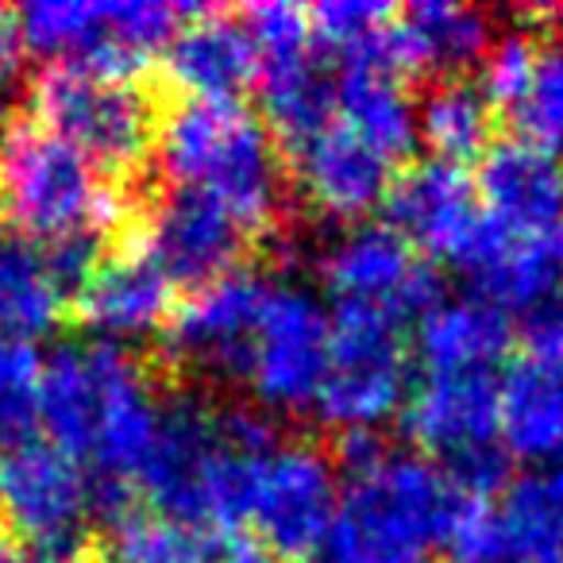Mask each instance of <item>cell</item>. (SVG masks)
Here are the masks:
<instances>
[{"label": "cell", "instance_id": "18", "mask_svg": "<svg viewBox=\"0 0 563 563\" xmlns=\"http://www.w3.org/2000/svg\"><path fill=\"white\" fill-rule=\"evenodd\" d=\"M163 74L189 101H240L243 89L255 81L258 58L240 16L205 4L166 43Z\"/></svg>", "mask_w": 563, "mask_h": 563}, {"label": "cell", "instance_id": "5", "mask_svg": "<svg viewBox=\"0 0 563 563\" xmlns=\"http://www.w3.org/2000/svg\"><path fill=\"white\" fill-rule=\"evenodd\" d=\"M409 398L406 321L375 306L329 313V371L317 394V421L336 432H375Z\"/></svg>", "mask_w": 563, "mask_h": 563}, {"label": "cell", "instance_id": "36", "mask_svg": "<svg viewBox=\"0 0 563 563\" xmlns=\"http://www.w3.org/2000/svg\"><path fill=\"white\" fill-rule=\"evenodd\" d=\"M555 317H560V324H563V286H560V306H555Z\"/></svg>", "mask_w": 563, "mask_h": 563}, {"label": "cell", "instance_id": "10", "mask_svg": "<svg viewBox=\"0 0 563 563\" xmlns=\"http://www.w3.org/2000/svg\"><path fill=\"white\" fill-rule=\"evenodd\" d=\"M321 282L336 306H375L421 321L444 301V278L421 263L390 224H360L321 255Z\"/></svg>", "mask_w": 563, "mask_h": 563}, {"label": "cell", "instance_id": "33", "mask_svg": "<svg viewBox=\"0 0 563 563\" xmlns=\"http://www.w3.org/2000/svg\"><path fill=\"white\" fill-rule=\"evenodd\" d=\"M20 66H24V35H20V16L12 9H0V101L16 89Z\"/></svg>", "mask_w": 563, "mask_h": 563}, {"label": "cell", "instance_id": "26", "mask_svg": "<svg viewBox=\"0 0 563 563\" xmlns=\"http://www.w3.org/2000/svg\"><path fill=\"white\" fill-rule=\"evenodd\" d=\"M66 313V298L51 282L35 243L0 235V336L27 340L51 332Z\"/></svg>", "mask_w": 563, "mask_h": 563}, {"label": "cell", "instance_id": "4", "mask_svg": "<svg viewBox=\"0 0 563 563\" xmlns=\"http://www.w3.org/2000/svg\"><path fill=\"white\" fill-rule=\"evenodd\" d=\"M32 120L112 178H132L158 140L155 97L74 63H47L32 81Z\"/></svg>", "mask_w": 563, "mask_h": 563}, {"label": "cell", "instance_id": "24", "mask_svg": "<svg viewBox=\"0 0 563 563\" xmlns=\"http://www.w3.org/2000/svg\"><path fill=\"white\" fill-rule=\"evenodd\" d=\"M336 117L367 140L386 163H406L417 147V104L409 101L398 78L375 70L340 66L336 74Z\"/></svg>", "mask_w": 563, "mask_h": 563}, {"label": "cell", "instance_id": "32", "mask_svg": "<svg viewBox=\"0 0 563 563\" xmlns=\"http://www.w3.org/2000/svg\"><path fill=\"white\" fill-rule=\"evenodd\" d=\"M452 563H514L509 555H501L498 540H494V521L486 501H467L452 529Z\"/></svg>", "mask_w": 563, "mask_h": 563}, {"label": "cell", "instance_id": "35", "mask_svg": "<svg viewBox=\"0 0 563 563\" xmlns=\"http://www.w3.org/2000/svg\"><path fill=\"white\" fill-rule=\"evenodd\" d=\"M35 563H63V560H35ZM74 563H97V555H81V560H74Z\"/></svg>", "mask_w": 563, "mask_h": 563}, {"label": "cell", "instance_id": "19", "mask_svg": "<svg viewBox=\"0 0 563 563\" xmlns=\"http://www.w3.org/2000/svg\"><path fill=\"white\" fill-rule=\"evenodd\" d=\"M174 286L140 255L135 247H120L117 258L97 266L93 278L74 298L78 321L101 344L143 340L170 321Z\"/></svg>", "mask_w": 563, "mask_h": 563}, {"label": "cell", "instance_id": "27", "mask_svg": "<svg viewBox=\"0 0 563 563\" xmlns=\"http://www.w3.org/2000/svg\"><path fill=\"white\" fill-rule=\"evenodd\" d=\"M220 552L217 532L132 509L109 525L93 555L97 563H220Z\"/></svg>", "mask_w": 563, "mask_h": 563}, {"label": "cell", "instance_id": "31", "mask_svg": "<svg viewBox=\"0 0 563 563\" xmlns=\"http://www.w3.org/2000/svg\"><path fill=\"white\" fill-rule=\"evenodd\" d=\"M394 12L398 9L378 4V0H324V4H317L309 12V20H313V35L321 43V51L344 55L360 40H367L375 27H383Z\"/></svg>", "mask_w": 563, "mask_h": 563}, {"label": "cell", "instance_id": "22", "mask_svg": "<svg viewBox=\"0 0 563 563\" xmlns=\"http://www.w3.org/2000/svg\"><path fill=\"white\" fill-rule=\"evenodd\" d=\"M490 521L514 563H563V463L517 475L490 506Z\"/></svg>", "mask_w": 563, "mask_h": 563}, {"label": "cell", "instance_id": "34", "mask_svg": "<svg viewBox=\"0 0 563 563\" xmlns=\"http://www.w3.org/2000/svg\"><path fill=\"white\" fill-rule=\"evenodd\" d=\"M0 563H20V548H16V540H12L4 529H0Z\"/></svg>", "mask_w": 563, "mask_h": 563}, {"label": "cell", "instance_id": "3", "mask_svg": "<svg viewBox=\"0 0 563 563\" xmlns=\"http://www.w3.org/2000/svg\"><path fill=\"white\" fill-rule=\"evenodd\" d=\"M0 217L40 247L70 235L109 240L135 224L128 197L104 186L81 151L35 120L0 128Z\"/></svg>", "mask_w": 563, "mask_h": 563}, {"label": "cell", "instance_id": "23", "mask_svg": "<svg viewBox=\"0 0 563 563\" xmlns=\"http://www.w3.org/2000/svg\"><path fill=\"white\" fill-rule=\"evenodd\" d=\"M398 35L406 47L409 78L413 74L452 78L455 70L478 63L494 43L490 16L471 4H455V0L409 4L406 12H398Z\"/></svg>", "mask_w": 563, "mask_h": 563}, {"label": "cell", "instance_id": "8", "mask_svg": "<svg viewBox=\"0 0 563 563\" xmlns=\"http://www.w3.org/2000/svg\"><path fill=\"white\" fill-rule=\"evenodd\" d=\"M329 371V313L301 286L266 290L247 386L274 413H309Z\"/></svg>", "mask_w": 563, "mask_h": 563}, {"label": "cell", "instance_id": "9", "mask_svg": "<svg viewBox=\"0 0 563 563\" xmlns=\"http://www.w3.org/2000/svg\"><path fill=\"white\" fill-rule=\"evenodd\" d=\"M135 228V224H132ZM247 228L228 217L217 201L194 194V189H174L158 197L140 217L132 247L170 282L174 290H205L212 282L235 274L243 255L251 251Z\"/></svg>", "mask_w": 563, "mask_h": 563}, {"label": "cell", "instance_id": "1", "mask_svg": "<svg viewBox=\"0 0 563 563\" xmlns=\"http://www.w3.org/2000/svg\"><path fill=\"white\" fill-rule=\"evenodd\" d=\"M158 163L174 189L217 201L247 228L251 240H271L286 220V170L274 135L240 101H181L158 120Z\"/></svg>", "mask_w": 563, "mask_h": 563}, {"label": "cell", "instance_id": "12", "mask_svg": "<svg viewBox=\"0 0 563 563\" xmlns=\"http://www.w3.org/2000/svg\"><path fill=\"white\" fill-rule=\"evenodd\" d=\"M501 448L529 467L563 463V324L540 309L525 324V352L501 378Z\"/></svg>", "mask_w": 563, "mask_h": 563}, {"label": "cell", "instance_id": "29", "mask_svg": "<svg viewBox=\"0 0 563 563\" xmlns=\"http://www.w3.org/2000/svg\"><path fill=\"white\" fill-rule=\"evenodd\" d=\"M517 140L563 158V40L540 47L529 93L514 109Z\"/></svg>", "mask_w": 563, "mask_h": 563}, {"label": "cell", "instance_id": "13", "mask_svg": "<svg viewBox=\"0 0 563 563\" xmlns=\"http://www.w3.org/2000/svg\"><path fill=\"white\" fill-rule=\"evenodd\" d=\"M266 290L271 282L235 271L189 294L186 306L170 313V347L181 367L220 383H247Z\"/></svg>", "mask_w": 563, "mask_h": 563}, {"label": "cell", "instance_id": "2", "mask_svg": "<svg viewBox=\"0 0 563 563\" xmlns=\"http://www.w3.org/2000/svg\"><path fill=\"white\" fill-rule=\"evenodd\" d=\"M463 498L444 467L417 455L386 452L371 467L352 471L324 537V563H429L448 548Z\"/></svg>", "mask_w": 563, "mask_h": 563}, {"label": "cell", "instance_id": "16", "mask_svg": "<svg viewBox=\"0 0 563 563\" xmlns=\"http://www.w3.org/2000/svg\"><path fill=\"white\" fill-rule=\"evenodd\" d=\"M135 355L117 344H63L43 360L40 375V424L47 429V444L78 460L81 467L93 455L97 424L104 401L117 383L135 367Z\"/></svg>", "mask_w": 563, "mask_h": 563}, {"label": "cell", "instance_id": "14", "mask_svg": "<svg viewBox=\"0 0 563 563\" xmlns=\"http://www.w3.org/2000/svg\"><path fill=\"white\" fill-rule=\"evenodd\" d=\"M386 224L429 258L463 271L483 235V209H478L475 181L463 166L452 163H413L394 174L386 194Z\"/></svg>", "mask_w": 563, "mask_h": 563}, {"label": "cell", "instance_id": "30", "mask_svg": "<svg viewBox=\"0 0 563 563\" xmlns=\"http://www.w3.org/2000/svg\"><path fill=\"white\" fill-rule=\"evenodd\" d=\"M537 40L529 32H509L490 43L483 55V70H478V93L486 97L490 109L514 112L521 97L529 93L532 70H537Z\"/></svg>", "mask_w": 563, "mask_h": 563}, {"label": "cell", "instance_id": "20", "mask_svg": "<svg viewBox=\"0 0 563 563\" xmlns=\"http://www.w3.org/2000/svg\"><path fill=\"white\" fill-rule=\"evenodd\" d=\"M514 317L483 298L440 301L417 321V360L421 375L448 371H494L514 347Z\"/></svg>", "mask_w": 563, "mask_h": 563}, {"label": "cell", "instance_id": "28", "mask_svg": "<svg viewBox=\"0 0 563 563\" xmlns=\"http://www.w3.org/2000/svg\"><path fill=\"white\" fill-rule=\"evenodd\" d=\"M43 360L27 340L0 336V452L35 440Z\"/></svg>", "mask_w": 563, "mask_h": 563}, {"label": "cell", "instance_id": "15", "mask_svg": "<svg viewBox=\"0 0 563 563\" xmlns=\"http://www.w3.org/2000/svg\"><path fill=\"white\" fill-rule=\"evenodd\" d=\"M401 429L444 467L501 444V378L494 371L421 375L401 406Z\"/></svg>", "mask_w": 563, "mask_h": 563}, {"label": "cell", "instance_id": "17", "mask_svg": "<svg viewBox=\"0 0 563 563\" xmlns=\"http://www.w3.org/2000/svg\"><path fill=\"white\" fill-rule=\"evenodd\" d=\"M286 166L309 205L332 220L371 217L386 201L394 181V163H386L340 117L294 151H286Z\"/></svg>", "mask_w": 563, "mask_h": 563}, {"label": "cell", "instance_id": "25", "mask_svg": "<svg viewBox=\"0 0 563 563\" xmlns=\"http://www.w3.org/2000/svg\"><path fill=\"white\" fill-rule=\"evenodd\" d=\"M417 140L437 155V163L463 166L483 158L494 140V109L478 86L463 78H444L417 104Z\"/></svg>", "mask_w": 563, "mask_h": 563}, {"label": "cell", "instance_id": "21", "mask_svg": "<svg viewBox=\"0 0 563 563\" xmlns=\"http://www.w3.org/2000/svg\"><path fill=\"white\" fill-rule=\"evenodd\" d=\"M255 78L263 89L266 132L286 151L336 120V74L324 63L321 43L298 55L258 63Z\"/></svg>", "mask_w": 563, "mask_h": 563}, {"label": "cell", "instance_id": "7", "mask_svg": "<svg viewBox=\"0 0 563 563\" xmlns=\"http://www.w3.org/2000/svg\"><path fill=\"white\" fill-rule=\"evenodd\" d=\"M336 463L309 440H282L255 463L247 517L255 540L278 563H313L336 517Z\"/></svg>", "mask_w": 563, "mask_h": 563}, {"label": "cell", "instance_id": "6", "mask_svg": "<svg viewBox=\"0 0 563 563\" xmlns=\"http://www.w3.org/2000/svg\"><path fill=\"white\" fill-rule=\"evenodd\" d=\"M93 517V478L78 460L47 440L0 452V529L32 544L40 560H81Z\"/></svg>", "mask_w": 563, "mask_h": 563}, {"label": "cell", "instance_id": "11", "mask_svg": "<svg viewBox=\"0 0 563 563\" xmlns=\"http://www.w3.org/2000/svg\"><path fill=\"white\" fill-rule=\"evenodd\" d=\"M478 209L509 243L532 247L563 274V158L525 140L490 143L478 158Z\"/></svg>", "mask_w": 563, "mask_h": 563}]
</instances>
